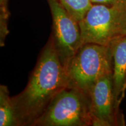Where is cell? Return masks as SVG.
I'll return each instance as SVG.
<instances>
[{
    "label": "cell",
    "instance_id": "cell-8",
    "mask_svg": "<svg viewBox=\"0 0 126 126\" xmlns=\"http://www.w3.org/2000/svg\"><path fill=\"white\" fill-rule=\"evenodd\" d=\"M0 126H18L15 109L7 86H0Z\"/></svg>",
    "mask_w": 126,
    "mask_h": 126
},
{
    "label": "cell",
    "instance_id": "cell-7",
    "mask_svg": "<svg viewBox=\"0 0 126 126\" xmlns=\"http://www.w3.org/2000/svg\"><path fill=\"white\" fill-rule=\"evenodd\" d=\"M112 58V78L116 102L120 106L126 89V36L110 46Z\"/></svg>",
    "mask_w": 126,
    "mask_h": 126
},
{
    "label": "cell",
    "instance_id": "cell-4",
    "mask_svg": "<svg viewBox=\"0 0 126 126\" xmlns=\"http://www.w3.org/2000/svg\"><path fill=\"white\" fill-rule=\"evenodd\" d=\"M88 95L65 86L56 94L32 126H92Z\"/></svg>",
    "mask_w": 126,
    "mask_h": 126
},
{
    "label": "cell",
    "instance_id": "cell-10",
    "mask_svg": "<svg viewBox=\"0 0 126 126\" xmlns=\"http://www.w3.org/2000/svg\"><path fill=\"white\" fill-rule=\"evenodd\" d=\"M8 0H0L1 5V31L5 32L7 29V19L8 17V12L7 9V4Z\"/></svg>",
    "mask_w": 126,
    "mask_h": 126
},
{
    "label": "cell",
    "instance_id": "cell-6",
    "mask_svg": "<svg viewBox=\"0 0 126 126\" xmlns=\"http://www.w3.org/2000/svg\"><path fill=\"white\" fill-rule=\"evenodd\" d=\"M92 117V126L125 125L123 114L116 102L112 74L102 77L94 83L88 94Z\"/></svg>",
    "mask_w": 126,
    "mask_h": 126
},
{
    "label": "cell",
    "instance_id": "cell-9",
    "mask_svg": "<svg viewBox=\"0 0 126 126\" xmlns=\"http://www.w3.org/2000/svg\"><path fill=\"white\" fill-rule=\"evenodd\" d=\"M68 13L79 23L84 18L93 3L91 0H59Z\"/></svg>",
    "mask_w": 126,
    "mask_h": 126
},
{
    "label": "cell",
    "instance_id": "cell-11",
    "mask_svg": "<svg viewBox=\"0 0 126 126\" xmlns=\"http://www.w3.org/2000/svg\"><path fill=\"white\" fill-rule=\"evenodd\" d=\"M94 4H104L107 5L126 6V0H91Z\"/></svg>",
    "mask_w": 126,
    "mask_h": 126
},
{
    "label": "cell",
    "instance_id": "cell-5",
    "mask_svg": "<svg viewBox=\"0 0 126 126\" xmlns=\"http://www.w3.org/2000/svg\"><path fill=\"white\" fill-rule=\"evenodd\" d=\"M53 18L51 35L60 59L65 69L81 46L79 23L64 9L59 0H47Z\"/></svg>",
    "mask_w": 126,
    "mask_h": 126
},
{
    "label": "cell",
    "instance_id": "cell-3",
    "mask_svg": "<svg viewBox=\"0 0 126 126\" xmlns=\"http://www.w3.org/2000/svg\"><path fill=\"white\" fill-rule=\"evenodd\" d=\"M79 25L81 45L110 46L126 36V6L94 4Z\"/></svg>",
    "mask_w": 126,
    "mask_h": 126
},
{
    "label": "cell",
    "instance_id": "cell-2",
    "mask_svg": "<svg viewBox=\"0 0 126 126\" xmlns=\"http://www.w3.org/2000/svg\"><path fill=\"white\" fill-rule=\"evenodd\" d=\"M67 86L88 95L97 80L112 74L110 46L85 43L79 47L65 68Z\"/></svg>",
    "mask_w": 126,
    "mask_h": 126
},
{
    "label": "cell",
    "instance_id": "cell-1",
    "mask_svg": "<svg viewBox=\"0 0 126 126\" xmlns=\"http://www.w3.org/2000/svg\"><path fill=\"white\" fill-rule=\"evenodd\" d=\"M67 86L65 69L51 36L27 85L20 94L12 97L18 126H32L56 94Z\"/></svg>",
    "mask_w": 126,
    "mask_h": 126
}]
</instances>
